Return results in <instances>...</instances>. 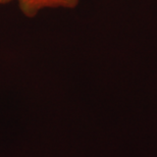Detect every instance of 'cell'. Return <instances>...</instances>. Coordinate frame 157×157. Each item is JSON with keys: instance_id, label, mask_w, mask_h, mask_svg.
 Returning a JSON list of instances; mask_svg holds the SVG:
<instances>
[{"instance_id": "6da1fadb", "label": "cell", "mask_w": 157, "mask_h": 157, "mask_svg": "<svg viewBox=\"0 0 157 157\" xmlns=\"http://www.w3.org/2000/svg\"><path fill=\"white\" fill-rule=\"evenodd\" d=\"M80 0H17L18 8L26 17H35L46 9H73Z\"/></svg>"}, {"instance_id": "7a4b0ae2", "label": "cell", "mask_w": 157, "mask_h": 157, "mask_svg": "<svg viewBox=\"0 0 157 157\" xmlns=\"http://www.w3.org/2000/svg\"><path fill=\"white\" fill-rule=\"evenodd\" d=\"M17 2V0H0V6H3V5H6V4H9L11 2Z\"/></svg>"}]
</instances>
